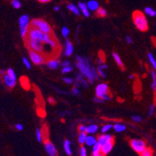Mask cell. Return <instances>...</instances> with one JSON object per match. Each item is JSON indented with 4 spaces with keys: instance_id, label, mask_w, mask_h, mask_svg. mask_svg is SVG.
Instances as JSON below:
<instances>
[{
    "instance_id": "8",
    "label": "cell",
    "mask_w": 156,
    "mask_h": 156,
    "mask_svg": "<svg viewBox=\"0 0 156 156\" xmlns=\"http://www.w3.org/2000/svg\"><path fill=\"white\" fill-rule=\"evenodd\" d=\"M44 146L45 151L48 156H57L58 155V150L55 146V144L52 143L49 140H45L44 142Z\"/></svg>"
},
{
    "instance_id": "1",
    "label": "cell",
    "mask_w": 156,
    "mask_h": 156,
    "mask_svg": "<svg viewBox=\"0 0 156 156\" xmlns=\"http://www.w3.org/2000/svg\"><path fill=\"white\" fill-rule=\"evenodd\" d=\"M75 65L79 69L80 74L85 77L89 83L93 84L96 80L99 79L96 68L92 65L91 62L86 57L77 56Z\"/></svg>"
},
{
    "instance_id": "18",
    "label": "cell",
    "mask_w": 156,
    "mask_h": 156,
    "mask_svg": "<svg viewBox=\"0 0 156 156\" xmlns=\"http://www.w3.org/2000/svg\"><path fill=\"white\" fill-rule=\"evenodd\" d=\"M86 4L89 10L91 11H97V9L99 8V4L96 0H90Z\"/></svg>"
},
{
    "instance_id": "54",
    "label": "cell",
    "mask_w": 156,
    "mask_h": 156,
    "mask_svg": "<svg viewBox=\"0 0 156 156\" xmlns=\"http://www.w3.org/2000/svg\"><path fill=\"white\" fill-rule=\"evenodd\" d=\"M134 78H135V75H134L133 74H130V75H129V79H133Z\"/></svg>"
},
{
    "instance_id": "21",
    "label": "cell",
    "mask_w": 156,
    "mask_h": 156,
    "mask_svg": "<svg viewBox=\"0 0 156 156\" xmlns=\"http://www.w3.org/2000/svg\"><path fill=\"white\" fill-rule=\"evenodd\" d=\"M112 58H113V59H114V61L116 62V63L117 64L118 66H119V67H120L122 69H124L123 62V61H122L120 56H119L117 53L113 52V53H112Z\"/></svg>"
},
{
    "instance_id": "19",
    "label": "cell",
    "mask_w": 156,
    "mask_h": 156,
    "mask_svg": "<svg viewBox=\"0 0 156 156\" xmlns=\"http://www.w3.org/2000/svg\"><path fill=\"white\" fill-rule=\"evenodd\" d=\"M97 138L94 137L93 135H89L87 136L86 138V141H85V144L87 146H89V147H93L94 144L97 143Z\"/></svg>"
},
{
    "instance_id": "17",
    "label": "cell",
    "mask_w": 156,
    "mask_h": 156,
    "mask_svg": "<svg viewBox=\"0 0 156 156\" xmlns=\"http://www.w3.org/2000/svg\"><path fill=\"white\" fill-rule=\"evenodd\" d=\"M75 76H76V79L75 80L77 81V83H79L80 85H84V87H88V81L87 80V79H85V77L82 74L80 73H77L75 75Z\"/></svg>"
},
{
    "instance_id": "46",
    "label": "cell",
    "mask_w": 156,
    "mask_h": 156,
    "mask_svg": "<svg viewBox=\"0 0 156 156\" xmlns=\"http://www.w3.org/2000/svg\"><path fill=\"white\" fill-rule=\"evenodd\" d=\"M60 65H61L62 67H66V66H70L71 63L70 61L66 60V61H63L62 62H61V63H60Z\"/></svg>"
},
{
    "instance_id": "10",
    "label": "cell",
    "mask_w": 156,
    "mask_h": 156,
    "mask_svg": "<svg viewBox=\"0 0 156 156\" xmlns=\"http://www.w3.org/2000/svg\"><path fill=\"white\" fill-rule=\"evenodd\" d=\"M108 66L106 65L104 60L102 58H99L98 60V66L96 70H97V72L98 74V76L101 77V78H106V72H105V70L107 69Z\"/></svg>"
},
{
    "instance_id": "32",
    "label": "cell",
    "mask_w": 156,
    "mask_h": 156,
    "mask_svg": "<svg viewBox=\"0 0 156 156\" xmlns=\"http://www.w3.org/2000/svg\"><path fill=\"white\" fill-rule=\"evenodd\" d=\"M96 15H97L98 17H105L107 15V11L103 8H101L99 7L96 11Z\"/></svg>"
},
{
    "instance_id": "14",
    "label": "cell",
    "mask_w": 156,
    "mask_h": 156,
    "mask_svg": "<svg viewBox=\"0 0 156 156\" xmlns=\"http://www.w3.org/2000/svg\"><path fill=\"white\" fill-rule=\"evenodd\" d=\"M114 146V141L108 142L106 144L102 145V148H101V152L104 155H106L112 150Z\"/></svg>"
},
{
    "instance_id": "31",
    "label": "cell",
    "mask_w": 156,
    "mask_h": 156,
    "mask_svg": "<svg viewBox=\"0 0 156 156\" xmlns=\"http://www.w3.org/2000/svg\"><path fill=\"white\" fill-rule=\"evenodd\" d=\"M6 74L9 78H11V79L14 80H17V75H16V72H15V71L13 68H8L6 71Z\"/></svg>"
},
{
    "instance_id": "47",
    "label": "cell",
    "mask_w": 156,
    "mask_h": 156,
    "mask_svg": "<svg viewBox=\"0 0 156 156\" xmlns=\"http://www.w3.org/2000/svg\"><path fill=\"white\" fill-rule=\"evenodd\" d=\"M15 128H16V130H19V131H21L24 129V126L21 124H15Z\"/></svg>"
},
{
    "instance_id": "56",
    "label": "cell",
    "mask_w": 156,
    "mask_h": 156,
    "mask_svg": "<svg viewBox=\"0 0 156 156\" xmlns=\"http://www.w3.org/2000/svg\"><path fill=\"white\" fill-rule=\"evenodd\" d=\"M92 156H105L102 153H99L98 154V155H92Z\"/></svg>"
},
{
    "instance_id": "2",
    "label": "cell",
    "mask_w": 156,
    "mask_h": 156,
    "mask_svg": "<svg viewBox=\"0 0 156 156\" xmlns=\"http://www.w3.org/2000/svg\"><path fill=\"white\" fill-rule=\"evenodd\" d=\"M27 38L36 40L39 41L47 44L49 47L56 51V53H59V44L58 41L55 38L52 34H48L44 33L41 32L39 29L30 27L29 31L27 36Z\"/></svg>"
},
{
    "instance_id": "3",
    "label": "cell",
    "mask_w": 156,
    "mask_h": 156,
    "mask_svg": "<svg viewBox=\"0 0 156 156\" xmlns=\"http://www.w3.org/2000/svg\"><path fill=\"white\" fill-rule=\"evenodd\" d=\"M133 22L135 25V27L141 30L142 32L146 31L148 29V24H147V20L145 15L141 11H134L132 15Z\"/></svg>"
},
{
    "instance_id": "23",
    "label": "cell",
    "mask_w": 156,
    "mask_h": 156,
    "mask_svg": "<svg viewBox=\"0 0 156 156\" xmlns=\"http://www.w3.org/2000/svg\"><path fill=\"white\" fill-rule=\"evenodd\" d=\"M98 130V126L96 125V124H91L87 127V130H86V133L88 134H95L97 132Z\"/></svg>"
},
{
    "instance_id": "38",
    "label": "cell",
    "mask_w": 156,
    "mask_h": 156,
    "mask_svg": "<svg viewBox=\"0 0 156 156\" xmlns=\"http://www.w3.org/2000/svg\"><path fill=\"white\" fill-rule=\"evenodd\" d=\"M61 33H62V35L66 38V37H68L69 34H70V29L67 27H63L62 28Z\"/></svg>"
},
{
    "instance_id": "40",
    "label": "cell",
    "mask_w": 156,
    "mask_h": 156,
    "mask_svg": "<svg viewBox=\"0 0 156 156\" xmlns=\"http://www.w3.org/2000/svg\"><path fill=\"white\" fill-rule=\"evenodd\" d=\"M72 70H73V67L70 65V66L62 67L61 71H62V74H68V73H70V72H71Z\"/></svg>"
},
{
    "instance_id": "7",
    "label": "cell",
    "mask_w": 156,
    "mask_h": 156,
    "mask_svg": "<svg viewBox=\"0 0 156 156\" xmlns=\"http://www.w3.org/2000/svg\"><path fill=\"white\" fill-rule=\"evenodd\" d=\"M130 144L133 150L135 151L137 153L139 154L143 152L147 148L146 143L144 140H141V139H132L130 140Z\"/></svg>"
},
{
    "instance_id": "4",
    "label": "cell",
    "mask_w": 156,
    "mask_h": 156,
    "mask_svg": "<svg viewBox=\"0 0 156 156\" xmlns=\"http://www.w3.org/2000/svg\"><path fill=\"white\" fill-rule=\"evenodd\" d=\"M31 27H34L36 29H39L41 32L48 33V34H52V27L48 24L47 21H45L43 19H33L31 20Z\"/></svg>"
},
{
    "instance_id": "39",
    "label": "cell",
    "mask_w": 156,
    "mask_h": 156,
    "mask_svg": "<svg viewBox=\"0 0 156 156\" xmlns=\"http://www.w3.org/2000/svg\"><path fill=\"white\" fill-rule=\"evenodd\" d=\"M112 124H106V125H104L103 127H102V134H106V132H108L109 130L112 128Z\"/></svg>"
},
{
    "instance_id": "12",
    "label": "cell",
    "mask_w": 156,
    "mask_h": 156,
    "mask_svg": "<svg viewBox=\"0 0 156 156\" xmlns=\"http://www.w3.org/2000/svg\"><path fill=\"white\" fill-rule=\"evenodd\" d=\"M2 80H3V83L5 84V85L9 88H14L16 85H17V80H14L11 79V78H9L6 74H5L4 75L2 76Z\"/></svg>"
},
{
    "instance_id": "9",
    "label": "cell",
    "mask_w": 156,
    "mask_h": 156,
    "mask_svg": "<svg viewBox=\"0 0 156 156\" xmlns=\"http://www.w3.org/2000/svg\"><path fill=\"white\" fill-rule=\"evenodd\" d=\"M106 94H109V88L106 83H99L95 88V96L102 97Z\"/></svg>"
},
{
    "instance_id": "28",
    "label": "cell",
    "mask_w": 156,
    "mask_h": 156,
    "mask_svg": "<svg viewBox=\"0 0 156 156\" xmlns=\"http://www.w3.org/2000/svg\"><path fill=\"white\" fill-rule=\"evenodd\" d=\"M21 85L24 87L25 89H29L30 88V83L28 79H27L26 77H22L21 79Z\"/></svg>"
},
{
    "instance_id": "29",
    "label": "cell",
    "mask_w": 156,
    "mask_h": 156,
    "mask_svg": "<svg viewBox=\"0 0 156 156\" xmlns=\"http://www.w3.org/2000/svg\"><path fill=\"white\" fill-rule=\"evenodd\" d=\"M88 136V134L86 132H83V133H80L79 136H78V142L81 145L85 144V141H86V138Z\"/></svg>"
},
{
    "instance_id": "51",
    "label": "cell",
    "mask_w": 156,
    "mask_h": 156,
    "mask_svg": "<svg viewBox=\"0 0 156 156\" xmlns=\"http://www.w3.org/2000/svg\"><path fill=\"white\" fill-rule=\"evenodd\" d=\"M37 1L41 3H49V2H51L52 0H37Z\"/></svg>"
},
{
    "instance_id": "16",
    "label": "cell",
    "mask_w": 156,
    "mask_h": 156,
    "mask_svg": "<svg viewBox=\"0 0 156 156\" xmlns=\"http://www.w3.org/2000/svg\"><path fill=\"white\" fill-rule=\"evenodd\" d=\"M74 45L73 44L71 43L70 41H69V40H66V44H65V51H64V53H65V55L66 57H70L71 56L73 53H74Z\"/></svg>"
},
{
    "instance_id": "11",
    "label": "cell",
    "mask_w": 156,
    "mask_h": 156,
    "mask_svg": "<svg viewBox=\"0 0 156 156\" xmlns=\"http://www.w3.org/2000/svg\"><path fill=\"white\" fill-rule=\"evenodd\" d=\"M112 141H114V137L111 134H101L97 138L98 143L100 144L101 146L108 143V142H112Z\"/></svg>"
},
{
    "instance_id": "20",
    "label": "cell",
    "mask_w": 156,
    "mask_h": 156,
    "mask_svg": "<svg viewBox=\"0 0 156 156\" xmlns=\"http://www.w3.org/2000/svg\"><path fill=\"white\" fill-rule=\"evenodd\" d=\"M68 10H70L72 13H74L76 16H80V11L79 8L76 6L73 3H69L67 5Z\"/></svg>"
},
{
    "instance_id": "30",
    "label": "cell",
    "mask_w": 156,
    "mask_h": 156,
    "mask_svg": "<svg viewBox=\"0 0 156 156\" xmlns=\"http://www.w3.org/2000/svg\"><path fill=\"white\" fill-rule=\"evenodd\" d=\"M113 128H114V130L116 132H122V131H124L125 130L127 129L126 126L122 124H116L113 126Z\"/></svg>"
},
{
    "instance_id": "27",
    "label": "cell",
    "mask_w": 156,
    "mask_h": 156,
    "mask_svg": "<svg viewBox=\"0 0 156 156\" xmlns=\"http://www.w3.org/2000/svg\"><path fill=\"white\" fill-rule=\"evenodd\" d=\"M101 148H102V146L97 142L92 147V155H98V154L102 153L101 152Z\"/></svg>"
},
{
    "instance_id": "49",
    "label": "cell",
    "mask_w": 156,
    "mask_h": 156,
    "mask_svg": "<svg viewBox=\"0 0 156 156\" xmlns=\"http://www.w3.org/2000/svg\"><path fill=\"white\" fill-rule=\"evenodd\" d=\"M104 101H107V100H112V96H111V95L110 94H106L105 96H103L102 97H101Z\"/></svg>"
},
{
    "instance_id": "43",
    "label": "cell",
    "mask_w": 156,
    "mask_h": 156,
    "mask_svg": "<svg viewBox=\"0 0 156 156\" xmlns=\"http://www.w3.org/2000/svg\"><path fill=\"white\" fill-rule=\"evenodd\" d=\"M80 156H88V153H87V149L85 147L81 146L80 149Z\"/></svg>"
},
{
    "instance_id": "24",
    "label": "cell",
    "mask_w": 156,
    "mask_h": 156,
    "mask_svg": "<svg viewBox=\"0 0 156 156\" xmlns=\"http://www.w3.org/2000/svg\"><path fill=\"white\" fill-rule=\"evenodd\" d=\"M151 87L154 92H156V72L155 71H151Z\"/></svg>"
},
{
    "instance_id": "41",
    "label": "cell",
    "mask_w": 156,
    "mask_h": 156,
    "mask_svg": "<svg viewBox=\"0 0 156 156\" xmlns=\"http://www.w3.org/2000/svg\"><path fill=\"white\" fill-rule=\"evenodd\" d=\"M131 119L135 123H140L142 121V117L141 116H138V115H133L131 117Z\"/></svg>"
},
{
    "instance_id": "52",
    "label": "cell",
    "mask_w": 156,
    "mask_h": 156,
    "mask_svg": "<svg viewBox=\"0 0 156 156\" xmlns=\"http://www.w3.org/2000/svg\"><path fill=\"white\" fill-rule=\"evenodd\" d=\"M6 74V71L3 70V69H0V76L2 77L3 75H4Z\"/></svg>"
},
{
    "instance_id": "36",
    "label": "cell",
    "mask_w": 156,
    "mask_h": 156,
    "mask_svg": "<svg viewBox=\"0 0 156 156\" xmlns=\"http://www.w3.org/2000/svg\"><path fill=\"white\" fill-rule=\"evenodd\" d=\"M62 81L65 83L68 84V85H71V84H74L75 82V79L74 78H71V77H63L62 78Z\"/></svg>"
},
{
    "instance_id": "5",
    "label": "cell",
    "mask_w": 156,
    "mask_h": 156,
    "mask_svg": "<svg viewBox=\"0 0 156 156\" xmlns=\"http://www.w3.org/2000/svg\"><path fill=\"white\" fill-rule=\"evenodd\" d=\"M19 27L20 33L22 38L25 39L27 36L30 27H31V20L28 15H22L19 18Z\"/></svg>"
},
{
    "instance_id": "55",
    "label": "cell",
    "mask_w": 156,
    "mask_h": 156,
    "mask_svg": "<svg viewBox=\"0 0 156 156\" xmlns=\"http://www.w3.org/2000/svg\"><path fill=\"white\" fill-rule=\"evenodd\" d=\"M48 101H49V103H52V104H53V103H55V100H53V99L52 97H50V98H49V99H48Z\"/></svg>"
},
{
    "instance_id": "44",
    "label": "cell",
    "mask_w": 156,
    "mask_h": 156,
    "mask_svg": "<svg viewBox=\"0 0 156 156\" xmlns=\"http://www.w3.org/2000/svg\"><path fill=\"white\" fill-rule=\"evenodd\" d=\"M78 130H79L80 133L86 132V130H87V127H86L85 125H84V124H80L79 126H78Z\"/></svg>"
},
{
    "instance_id": "50",
    "label": "cell",
    "mask_w": 156,
    "mask_h": 156,
    "mask_svg": "<svg viewBox=\"0 0 156 156\" xmlns=\"http://www.w3.org/2000/svg\"><path fill=\"white\" fill-rule=\"evenodd\" d=\"M126 42H127V44H131L133 43V39L132 37H130V36H127L126 37Z\"/></svg>"
},
{
    "instance_id": "35",
    "label": "cell",
    "mask_w": 156,
    "mask_h": 156,
    "mask_svg": "<svg viewBox=\"0 0 156 156\" xmlns=\"http://www.w3.org/2000/svg\"><path fill=\"white\" fill-rule=\"evenodd\" d=\"M11 5L12 6L16 9H21V3L20 0H11Z\"/></svg>"
},
{
    "instance_id": "37",
    "label": "cell",
    "mask_w": 156,
    "mask_h": 156,
    "mask_svg": "<svg viewBox=\"0 0 156 156\" xmlns=\"http://www.w3.org/2000/svg\"><path fill=\"white\" fill-rule=\"evenodd\" d=\"M22 62L24 63V66H25L27 69H31V62H30V61L26 57H23V58H22Z\"/></svg>"
},
{
    "instance_id": "26",
    "label": "cell",
    "mask_w": 156,
    "mask_h": 156,
    "mask_svg": "<svg viewBox=\"0 0 156 156\" xmlns=\"http://www.w3.org/2000/svg\"><path fill=\"white\" fill-rule=\"evenodd\" d=\"M144 12H145V14H147V16H151V17L156 16V11L151 7H146L144 9Z\"/></svg>"
},
{
    "instance_id": "6",
    "label": "cell",
    "mask_w": 156,
    "mask_h": 156,
    "mask_svg": "<svg viewBox=\"0 0 156 156\" xmlns=\"http://www.w3.org/2000/svg\"><path fill=\"white\" fill-rule=\"evenodd\" d=\"M29 58L31 62L36 65H41L46 63L47 58L42 54L36 52L34 50H29Z\"/></svg>"
},
{
    "instance_id": "45",
    "label": "cell",
    "mask_w": 156,
    "mask_h": 156,
    "mask_svg": "<svg viewBox=\"0 0 156 156\" xmlns=\"http://www.w3.org/2000/svg\"><path fill=\"white\" fill-rule=\"evenodd\" d=\"M72 94L74 95V96H80V92L79 91V89H78L77 87L74 86V88H72Z\"/></svg>"
},
{
    "instance_id": "42",
    "label": "cell",
    "mask_w": 156,
    "mask_h": 156,
    "mask_svg": "<svg viewBox=\"0 0 156 156\" xmlns=\"http://www.w3.org/2000/svg\"><path fill=\"white\" fill-rule=\"evenodd\" d=\"M155 104H151L150 106H149V109H148V115L151 117L153 116L154 113H155Z\"/></svg>"
},
{
    "instance_id": "53",
    "label": "cell",
    "mask_w": 156,
    "mask_h": 156,
    "mask_svg": "<svg viewBox=\"0 0 156 156\" xmlns=\"http://www.w3.org/2000/svg\"><path fill=\"white\" fill-rule=\"evenodd\" d=\"M53 9H54L56 12H58V11H59V9H60V7H59V6H54V8H53Z\"/></svg>"
},
{
    "instance_id": "22",
    "label": "cell",
    "mask_w": 156,
    "mask_h": 156,
    "mask_svg": "<svg viewBox=\"0 0 156 156\" xmlns=\"http://www.w3.org/2000/svg\"><path fill=\"white\" fill-rule=\"evenodd\" d=\"M63 148L65 152L68 155H72V150H71V143L69 140H65L63 143Z\"/></svg>"
},
{
    "instance_id": "34",
    "label": "cell",
    "mask_w": 156,
    "mask_h": 156,
    "mask_svg": "<svg viewBox=\"0 0 156 156\" xmlns=\"http://www.w3.org/2000/svg\"><path fill=\"white\" fill-rule=\"evenodd\" d=\"M35 135H36V138L38 140L39 142H41L42 140H43V133H42V130H40L39 128L36 130L35 132Z\"/></svg>"
},
{
    "instance_id": "25",
    "label": "cell",
    "mask_w": 156,
    "mask_h": 156,
    "mask_svg": "<svg viewBox=\"0 0 156 156\" xmlns=\"http://www.w3.org/2000/svg\"><path fill=\"white\" fill-rule=\"evenodd\" d=\"M147 58H148V61H149L150 64L152 66V68L156 71V60L153 54L151 53L147 54Z\"/></svg>"
},
{
    "instance_id": "33",
    "label": "cell",
    "mask_w": 156,
    "mask_h": 156,
    "mask_svg": "<svg viewBox=\"0 0 156 156\" xmlns=\"http://www.w3.org/2000/svg\"><path fill=\"white\" fill-rule=\"evenodd\" d=\"M140 156H154L153 151L150 147H147L143 152L140 154Z\"/></svg>"
},
{
    "instance_id": "48",
    "label": "cell",
    "mask_w": 156,
    "mask_h": 156,
    "mask_svg": "<svg viewBox=\"0 0 156 156\" xmlns=\"http://www.w3.org/2000/svg\"><path fill=\"white\" fill-rule=\"evenodd\" d=\"M94 101L96 103H103L105 101H104L102 98L100 97H97V96H95V97L94 98Z\"/></svg>"
},
{
    "instance_id": "15",
    "label": "cell",
    "mask_w": 156,
    "mask_h": 156,
    "mask_svg": "<svg viewBox=\"0 0 156 156\" xmlns=\"http://www.w3.org/2000/svg\"><path fill=\"white\" fill-rule=\"evenodd\" d=\"M78 8H79L80 12L84 15V16L85 17H89L90 16V10L88 8L87 4L82 2H80L78 3Z\"/></svg>"
},
{
    "instance_id": "13",
    "label": "cell",
    "mask_w": 156,
    "mask_h": 156,
    "mask_svg": "<svg viewBox=\"0 0 156 156\" xmlns=\"http://www.w3.org/2000/svg\"><path fill=\"white\" fill-rule=\"evenodd\" d=\"M60 63L61 62H59L57 58H52L48 59L45 64H46V66L48 68H50V69H57L60 66Z\"/></svg>"
}]
</instances>
